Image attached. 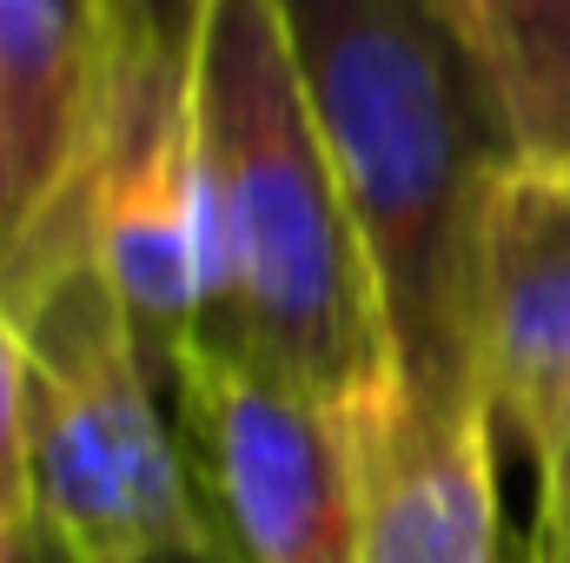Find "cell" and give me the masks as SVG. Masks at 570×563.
Segmentation results:
<instances>
[{
    "mask_svg": "<svg viewBox=\"0 0 570 563\" xmlns=\"http://www.w3.org/2000/svg\"><path fill=\"white\" fill-rule=\"evenodd\" d=\"M531 563H570V431L564 444L538 464V537H531Z\"/></svg>",
    "mask_w": 570,
    "mask_h": 563,
    "instance_id": "7c38bea8",
    "label": "cell"
},
{
    "mask_svg": "<svg viewBox=\"0 0 570 563\" xmlns=\"http://www.w3.org/2000/svg\"><path fill=\"white\" fill-rule=\"evenodd\" d=\"M365 563H504L498 418L484 398L412 405L399 378L358 398Z\"/></svg>",
    "mask_w": 570,
    "mask_h": 563,
    "instance_id": "52a82bcc",
    "label": "cell"
},
{
    "mask_svg": "<svg viewBox=\"0 0 570 563\" xmlns=\"http://www.w3.org/2000/svg\"><path fill=\"white\" fill-rule=\"evenodd\" d=\"M186 87L206 226V312L193 345L239 352L338 405L385 392L399 378L385 305L279 0H199Z\"/></svg>",
    "mask_w": 570,
    "mask_h": 563,
    "instance_id": "7a4b0ae2",
    "label": "cell"
},
{
    "mask_svg": "<svg viewBox=\"0 0 570 563\" xmlns=\"http://www.w3.org/2000/svg\"><path fill=\"white\" fill-rule=\"evenodd\" d=\"M498 80L531 166L570 172V0H438Z\"/></svg>",
    "mask_w": 570,
    "mask_h": 563,
    "instance_id": "9c48e42d",
    "label": "cell"
},
{
    "mask_svg": "<svg viewBox=\"0 0 570 563\" xmlns=\"http://www.w3.org/2000/svg\"><path fill=\"white\" fill-rule=\"evenodd\" d=\"M60 199L80 206L87 253L140 345L146 372L173 398L179 358L193 352L206 312V226H199L186 53H146L107 40L94 140L80 179Z\"/></svg>",
    "mask_w": 570,
    "mask_h": 563,
    "instance_id": "5b68a950",
    "label": "cell"
},
{
    "mask_svg": "<svg viewBox=\"0 0 570 563\" xmlns=\"http://www.w3.org/2000/svg\"><path fill=\"white\" fill-rule=\"evenodd\" d=\"M524 563H531V557H524Z\"/></svg>",
    "mask_w": 570,
    "mask_h": 563,
    "instance_id": "2e32d148",
    "label": "cell"
},
{
    "mask_svg": "<svg viewBox=\"0 0 570 563\" xmlns=\"http://www.w3.org/2000/svg\"><path fill=\"white\" fill-rule=\"evenodd\" d=\"M0 305L27 358V477L47 544L67 563L206 544L166 385L146 372L87 239L0 273Z\"/></svg>",
    "mask_w": 570,
    "mask_h": 563,
    "instance_id": "3957f363",
    "label": "cell"
},
{
    "mask_svg": "<svg viewBox=\"0 0 570 563\" xmlns=\"http://www.w3.org/2000/svg\"><path fill=\"white\" fill-rule=\"evenodd\" d=\"M27 219H33V199H27V166H20V140H13L7 100H0V266H7V253L20 246Z\"/></svg>",
    "mask_w": 570,
    "mask_h": 563,
    "instance_id": "4fadbf2b",
    "label": "cell"
},
{
    "mask_svg": "<svg viewBox=\"0 0 570 563\" xmlns=\"http://www.w3.org/2000/svg\"><path fill=\"white\" fill-rule=\"evenodd\" d=\"M173 412L206 537L226 563H365L358 405L193 345Z\"/></svg>",
    "mask_w": 570,
    "mask_h": 563,
    "instance_id": "277c9868",
    "label": "cell"
},
{
    "mask_svg": "<svg viewBox=\"0 0 570 563\" xmlns=\"http://www.w3.org/2000/svg\"><path fill=\"white\" fill-rule=\"evenodd\" d=\"M0 563H67V557H60V551L47 544V531L33 524V531H27V537H20V544H13V551H7Z\"/></svg>",
    "mask_w": 570,
    "mask_h": 563,
    "instance_id": "5bb4252c",
    "label": "cell"
},
{
    "mask_svg": "<svg viewBox=\"0 0 570 563\" xmlns=\"http://www.w3.org/2000/svg\"><path fill=\"white\" fill-rule=\"evenodd\" d=\"M478 392L544 464L570 431V172L518 159L491 192L471 285Z\"/></svg>",
    "mask_w": 570,
    "mask_h": 563,
    "instance_id": "8992f818",
    "label": "cell"
},
{
    "mask_svg": "<svg viewBox=\"0 0 570 563\" xmlns=\"http://www.w3.org/2000/svg\"><path fill=\"white\" fill-rule=\"evenodd\" d=\"M279 20L372 259L399 392L412 405L484 398L478 233L524 159L498 80L438 0H279Z\"/></svg>",
    "mask_w": 570,
    "mask_h": 563,
    "instance_id": "6da1fadb",
    "label": "cell"
},
{
    "mask_svg": "<svg viewBox=\"0 0 570 563\" xmlns=\"http://www.w3.org/2000/svg\"><path fill=\"white\" fill-rule=\"evenodd\" d=\"M134 563H226V557L206 537V544H173V551H153V557H134Z\"/></svg>",
    "mask_w": 570,
    "mask_h": 563,
    "instance_id": "9a60e30c",
    "label": "cell"
},
{
    "mask_svg": "<svg viewBox=\"0 0 570 563\" xmlns=\"http://www.w3.org/2000/svg\"><path fill=\"white\" fill-rule=\"evenodd\" d=\"M107 80L100 0H0V100L20 140L33 219L80 179ZM27 219V226H33Z\"/></svg>",
    "mask_w": 570,
    "mask_h": 563,
    "instance_id": "ba28073f",
    "label": "cell"
},
{
    "mask_svg": "<svg viewBox=\"0 0 570 563\" xmlns=\"http://www.w3.org/2000/svg\"><path fill=\"white\" fill-rule=\"evenodd\" d=\"M107 40L114 47H146V53H193L199 0H100Z\"/></svg>",
    "mask_w": 570,
    "mask_h": 563,
    "instance_id": "8fae6325",
    "label": "cell"
},
{
    "mask_svg": "<svg viewBox=\"0 0 570 563\" xmlns=\"http://www.w3.org/2000/svg\"><path fill=\"white\" fill-rule=\"evenodd\" d=\"M33 531V477H27V358L20 332L0 305V557Z\"/></svg>",
    "mask_w": 570,
    "mask_h": 563,
    "instance_id": "30bf717a",
    "label": "cell"
}]
</instances>
